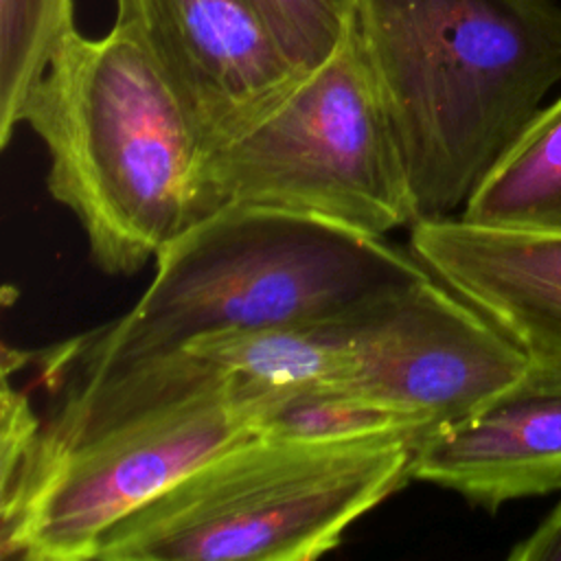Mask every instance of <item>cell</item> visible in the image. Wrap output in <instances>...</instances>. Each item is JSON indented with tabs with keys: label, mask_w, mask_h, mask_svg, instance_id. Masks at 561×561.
Instances as JSON below:
<instances>
[{
	"label": "cell",
	"mask_w": 561,
	"mask_h": 561,
	"mask_svg": "<svg viewBox=\"0 0 561 561\" xmlns=\"http://www.w3.org/2000/svg\"><path fill=\"white\" fill-rule=\"evenodd\" d=\"M335 386L381 403L430 434L506 392L528 355L432 272L344 320Z\"/></svg>",
	"instance_id": "cell-7"
},
{
	"label": "cell",
	"mask_w": 561,
	"mask_h": 561,
	"mask_svg": "<svg viewBox=\"0 0 561 561\" xmlns=\"http://www.w3.org/2000/svg\"><path fill=\"white\" fill-rule=\"evenodd\" d=\"M410 478L489 513L561 491V370L530 362L486 408L425 436L412 451Z\"/></svg>",
	"instance_id": "cell-9"
},
{
	"label": "cell",
	"mask_w": 561,
	"mask_h": 561,
	"mask_svg": "<svg viewBox=\"0 0 561 561\" xmlns=\"http://www.w3.org/2000/svg\"><path fill=\"white\" fill-rule=\"evenodd\" d=\"M48 153L46 188L99 270L129 276L202 217L204 147L178 96L121 24L77 28L31 90L20 125Z\"/></svg>",
	"instance_id": "cell-4"
},
{
	"label": "cell",
	"mask_w": 561,
	"mask_h": 561,
	"mask_svg": "<svg viewBox=\"0 0 561 561\" xmlns=\"http://www.w3.org/2000/svg\"><path fill=\"white\" fill-rule=\"evenodd\" d=\"M72 0H0V147L59 44L75 31Z\"/></svg>",
	"instance_id": "cell-14"
},
{
	"label": "cell",
	"mask_w": 561,
	"mask_h": 561,
	"mask_svg": "<svg viewBox=\"0 0 561 561\" xmlns=\"http://www.w3.org/2000/svg\"><path fill=\"white\" fill-rule=\"evenodd\" d=\"M263 397L186 351L81 375L42 421L20 484L0 497L2 557L94 561L121 519L250 436Z\"/></svg>",
	"instance_id": "cell-1"
},
{
	"label": "cell",
	"mask_w": 561,
	"mask_h": 561,
	"mask_svg": "<svg viewBox=\"0 0 561 561\" xmlns=\"http://www.w3.org/2000/svg\"><path fill=\"white\" fill-rule=\"evenodd\" d=\"M250 4L305 75L335 53L355 13V0H250Z\"/></svg>",
	"instance_id": "cell-15"
},
{
	"label": "cell",
	"mask_w": 561,
	"mask_h": 561,
	"mask_svg": "<svg viewBox=\"0 0 561 561\" xmlns=\"http://www.w3.org/2000/svg\"><path fill=\"white\" fill-rule=\"evenodd\" d=\"M410 252L535 364L561 370V232L421 217Z\"/></svg>",
	"instance_id": "cell-10"
},
{
	"label": "cell",
	"mask_w": 561,
	"mask_h": 561,
	"mask_svg": "<svg viewBox=\"0 0 561 561\" xmlns=\"http://www.w3.org/2000/svg\"><path fill=\"white\" fill-rule=\"evenodd\" d=\"M414 447L250 434L121 519L94 561H313L412 480Z\"/></svg>",
	"instance_id": "cell-5"
},
{
	"label": "cell",
	"mask_w": 561,
	"mask_h": 561,
	"mask_svg": "<svg viewBox=\"0 0 561 561\" xmlns=\"http://www.w3.org/2000/svg\"><path fill=\"white\" fill-rule=\"evenodd\" d=\"M460 217L497 228L561 232V96L541 107Z\"/></svg>",
	"instance_id": "cell-12"
},
{
	"label": "cell",
	"mask_w": 561,
	"mask_h": 561,
	"mask_svg": "<svg viewBox=\"0 0 561 561\" xmlns=\"http://www.w3.org/2000/svg\"><path fill=\"white\" fill-rule=\"evenodd\" d=\"M180 348L193 351L228 377L265 394L333 383L346 362L344 320L215 333Z\"/></svg>",
	"instance_id": "cell-11"
},
{
	"label": "cell",
	"mask_w": 561,
	"mask_h": 561,
	"mask_svg": "<svg viewBox=\"0 0 561 561\" xmlns=\"http://www.w3.org/2000/svg\"><path fill=\"white\" fill-rule=\"evenodd\" d=\"M224 204L300 213L375 237L416 221L355 24L274 110L204 156L202 215Z\"/></svg>",
	"instance_id": "cell-6"
},
{
	"label": "cell",
	"mask_w": 561,
	"mask_h": 561,
	"mask_svg": "<svg viewBox=\"0 0 561 561\" xmlns=\"http://www.w3.org/2000/svg\"><path fill=\"white\" fill-rule=\"evenodd\" d=\"M252 434L305 440H412L421 443L430 432L416 421L335 386H305L259 399L250 414Z\"/></svg>",
	"instance_id": "cell-13"
},
{
	"label": "cell",
	"mask_w": 561,
	"mask_h": 561,
	"mask_svg": "<svg viewBox=\"0 0 561 561\" xmlns=\"http://www.w3.org/2000/svg\"><path fill=\"white\" fill-rule=\"evenodd\" d=\"M416 219L467 199L561 83L554 0H355Z\"/></svg>",
	"instance_id": "cell-2"
},
{
	"label": "cell",
	"mask_w": 561,
	"mask_h": 561,
	"mask_svg": "<svg viewBox=\"0 0 561 561\" xmlns=\"http://www.w3.org/2000/svg\"><path fill=\"white\" fill-rule=\"evenodd\" d=\"M430 270L412 254L327 219L224 204L158 256L138 302L75 340L81 375L171 353L191 340L348 320Z\"/></svg>",
	"instance_id": "cell-3"
},
{
	"label": "cell",
	"mask_w": 561,
	"mask_h": 561,
	"mask_svg": "<svg viewBox=\"0 0 561 561\" xmlns=\"http://www.w3.org/2000/svg\"><path fill=\"white\" fill-rule=\"evenodd\" d=\"M511 561H561V500L548 517L508 552Z\"/></svg>",
	"instance_id": "cell-16"
},
{
	"label": "cell",
	"mask_w": 561,
	"mask_h": 561,
	"mask_svg": "<svg viewBox=\"0 0 561 561\" xmlns=\"http://www.w3.org/2000/svg\"><path fill=\"white\" fill-rule=\"evenodd\" d=\"M114 2V24L147 50L206 153L261 121L305 77L250 0Z\"/></svg>",
	"instance_id": "cell-8"
}]
</instances>
